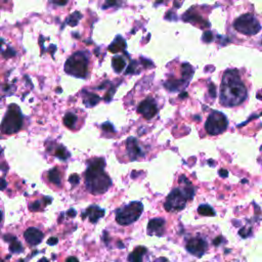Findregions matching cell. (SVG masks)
<instances>
[{
  "label": "cell",
  "instance_id": "cell-1",
  "mask_svg": "<svg viewBox=\"0 0 262 262\" xmlns=\"http://www.w3.org/2000/svg\"><path fill=\"white\" fill-rule=\"evenodd\" d=\"M247 99V89L236 69L225 71L221 81L220 104L224 106H236Z\"/></svg>",
  "mask_w": 262,
  "mask_h": 262
},
{
  "label": "cell",
  "instance_id": "cell-2",
  "mask_svg": "<svg viewBox=\"0 0 262 262\" xmlns=\"http://www.w3.org/2000/svg\"><path fill=\"white\" fill-rule=\"evenodd\" d=\"M105 160L93 159L84 173L85 185L92 195H103L111 186V180L104 171Z\"/></svg>",
  "mask_w": 262,
  "mask_h": 262
},
{
  "label": "cell",
  "instance_id": "cell-3",
  "mask_svg": "<svg viewBox=\"0 0 262 262\" xmlns=\"http://www.w3.org/2000/svg\"><path fill=\"white\" fill-rule=\"evenodd\" d=\"M180 183L182 186L173 188L165 201L164 207L168 212H177L183 210L186 205V202L193 199L195 195L192 183L183 175L180 178Z\"/></svg>",
  "mask_w": 262,
  "mask_h": 262
},
{
  "label": "cell",
  "instance_id": "cell-4",
  "mask_svg": "<svg viewBox=\"0 0 262 262\" xmlns=\"http://www.w3.org/2000/svg\"><path fill=\"white\" fill-rule=\"evenodd\" d=\"M144 212V205L140 202H132L116 212V221L120 225H129L135 222Z\"/></svg>",
  "mask_w": 262,
  "mask_h": 262
},
{
  "label": "cell",
  "instance_id": "cell-5",
  "mask_svg": "<svg viewBox=\"0 0 262 262\" xmlns=\"http://www.w3.org/2000/svg\"><path fill=\"white\" fill-rule=\"evenodd\" d=\"M66 72L79 77L85 78L87 74V57L84 53L76 52L66 63Z\"/></svg>",
  "mask_w": 262,
  "mask_h": 262
},
{
  "label": "cell",
  "instance_id": "cell-6",
  "mask_svg": "<svg viewBox=\"0 0 262 262\" xmlns=\"http://www.w3.org/2000/svg\"><path fill=\"white\" fill-rule=\"evenodd\" d=\"M23 124L22 114L17 105H9L8 111L4 116L2 122V130L5 134H13L18 132Z\"/></svg>",
  "mask_w": 262,
  "mask_h": 262
},
{
  "label": "cell",
  "instance_id": "cell-7",
  "mask_svg": "<svg viewBox=\"0 0 262 262\" xmlns=\"http://www.w3.org/2000/svg\"><path fill=\"white\" fill-rule=\"evenodd\" d=\"M228 128V119L226 117L217 111H213L205 123V129L207 133L210 135H218Z\"/></svg>",
  "mask_w": 262,
  "mask_h": 262
},
{
  "label": "cell",
  "instance_id": "cell-8",
  "mask_svg": "<svg viewBox=\"0 0 262 262\" xmlns=\"http://www.w3.org/2000/svg\"><path fill=\"white\" fill-rule=\"evenodd\" d=\"M234 27L236 31H239L242 34L248 35V36L256 35L261 29V26L258 21L253 16L249 14L243 15L240 18H237L234 23Z\"/></svg>",
  "mask_w": 262,
  "mask_h": 262
},
{
  "label": "cell",
  "instance_id": "cell-9",
  "mask_svg": "<svg viewBox=\"0 0 262 262\" xmlns=\"http://www.w3.org/2000/svg\"><path fill=\"white\" fill-rule=\"evenodd\" d=\"M185 248L188 253L197 257H202L208 251L209 243L206 239V236L202 235H196L188 237Z\"/></svg>",
  "mask_w": 262,
  "mask_h": 262
},
{
  "label": "cell",
  "instance_id": "cell-10",
  "mask_svg": "<svg viewBox=\"0 0 262 262\" xmlns=\"http://www.w3.org/2000/svg\"><path fill=\"white\" fill-rule=\"evenodd\" d=\"M137 112L144 116L146 119H152L153 117L156 116L158 112L157 105L152 99H147L146 101L142 102L137 108Z\"/></svg>",
  "mask_w": 262,
  "mask_h": 262
},
{
  "label": "cell",
  "instance_id": "cell-11",
  "mask_svg": "<svg viewBox=\"0 0 262 262\" xmlns=\"http://www.w3.org/2000/svg\"><path fill=\"white\" fill-rule=\"evenodd\" d=\"M165 232V220L163 218H154L149 221L148 235L162 236Z\"/></svg>",
  "mask_w": 262,
  "mask_h": 262
},
{
  "label": "cell",
  "instance_id": "cell-12",
  "mask_svg": "<svg viewBox=\"0 0 262 262\" xmlns=\"http://www.w3.org/2000/svg\"><path fill=\"white\" fill-rule=\"evenodd\" d=\"M104 215H105V210L104 209L100 208L97 205H91L84 212H83L82 218L88 217L90 222L95 223V222L99 221V219L104 217Z\"/></svg>",
  "mask_w": 262,
  "mask_h": 262
},
{
  "label": "cell",
  "instance_id": "cell-13",
  "mask_svg": "<svg viewBox=\"0 0 262 262\" xmlns=\"http://www.w3.org/2000/svg\"><path fill=\"white\" fill-rule=\"evenodd\" d=\"M24 236H25L26 242L31 246L39 245L43 240L42 232H40L38 229H35V228L28 229L25 232V234H24Z\"/></svg>",
  "mask_w": 262,
  "mask_h": 262
},
{
  "label": "cell",
  "instance_id": "cell-14",
  "mask_svg": "<svg viewBox=\"0 0 262 262\" xmlns=\"http://www.w3.org/2000/svg\"><path fill=\"white\" fill-rule=\"evenodd\" d=\"M126 147H127V152L131 160H136L139 157L144 156V153H142L141 149L137 145L136 139L133 137H130L126 141Z\"/></svg>",
  "mask_w": 262,
  "mask_h": 262
},
{
  "label": "cell",
  "instance_id": "cell-15",
  "mask_svg": "<svg viewBox=\"0 0 262 262\" xmlns=\"http://www.w3.org/2000/svg\"><path fill=\"white\" fill-rule=\"evenodd\" d=\"M147 252L148 250L145 247L139 246L130 253L128 260L129 262H142V259H144V256L147 254Z\"/></svg>",
  "mask_w": 262,
  "mask_h": 262
},
{
  "label": "cell",
  "instance_id": "cell-16",
  "mask_svg": "<svg viewBox=\"0 0 262 262\" xmlns=\"http://www.w3.org/2000/svg\"><path fill=\"white\" fill-rule=\"evenodd\" d=\"M4 240L10 243L9 246V251L11 253H21L23 251V246L22 244L16 239V236H10V235H6L3 236Z\"/></svg>",
  "mask_w": 262,
  "mask_h": 262
},
{
  "label": "cell",
  "instance_id": "cell-17",
  "mask_svg": "<svg viewBox=\"0 0 262 262\" xmlns=\"http://www.w3.org/2000/svg\"><path fill=\"white\" fill-rule=\"evenodd\" d=\"M125 41L121 37H117L116 40L109 46V51L113 53H117L125 50Z\"/></svg>",
  "mask_w": 262,
  "mask_h": 262
},
{
  "label": "cell",
  "instance_id": "cell-18",
  "mask_svg": "<svg viewBox=\"0 0 262 262\" xmlns=\"http://www.w3.org/2000/svg\"><path fill=\"white\" fill-rule=\"evenodd\" d=\"M49 180L52 183H53L56 186H59L62 183V177H61V173L56 169L53 168L49 172Z\"/></svg>",
  "mask_w": 262,
  "mask_h": 262
},
{
  "label": "cell",
  "instance_id": "cell-19",
  "mask_svg": "<svg viewBox=\"0 0 262 262\" xmlns=\"http://www.w3.org/2000/svg\"><path fill=\"white\" fill-rule=\"evenodd\" d=\"M183 80H177V79H169L167 82L165 83V86L170 91H176L183 87Z\"/></svg>",
  "mask_w": 262,
  "mask_h": 262
},
{
  "label": "cell",
  "instance_id": "cell-20",
  "mask_svg": "<svg viewBox=\"0 0 262 262\" xmlns=\"http://www.w3.org/2000/svg\"><path fill=\"white\" fill-rule=\"evenodd\" d=\"M112 65H113V68H114V70L116 71L117 73L122 72V71L124 70V68L126 67V63H125V61L121 56H115L112 59Z\"/></svg>",
  "mask_w": 262,
  "mask_h": 262
},
{
  "label": "cell",
  "instance_id": "cell-21",
  "mask_svg": "<svg viewBox=\"0 0 262 262\" xmlns=\"http://www.w3.org/2000/svg\"><path fill=\"white\" fill-rule=\"evenodd\" d=\"M77 123V117L73 113H68L64 118V124L68 128H73Z\"/></svg>",
  "mask_w": 262,
  "mask_h": 262
},
{
  "label": "cell",
  "instance_id": "cell-22",
  "mask_svg": "<svg viewBox=\"0 0 262 262\" xmlns=\"http://www.w3.org/2000/svg\"><path fill=\"white\" fill-rule=\"evenodd\" d=\"M198 212L199 214L203 216H215V211L213 210V208H211L209 205H201L198 208Z\"/></svg>",
  "mask_w": 262,
  "mask_h": 262
},
{
  "label": "cell",
  "instance_id": "cell-23",
  "mask_svg": "<svg viewBox=\"0 0 262 262\" xmlns=\"http://www.w3.org/2000/svg\"><path fill=\"white\" fill-rule=\"evenodd\" d=\"M85 105L87 106H93L94 105H97L100 102V98L98 97L97 94H92V93H88L87 94V99L84 101Z\"/></svg>",
  "mask_w": 262,
  "mask_h": 262
},
{
  "label": "cell",
  "instance_id": "cell-24",
  "mask_svg": "<svg viewBox=\"0 0 262 262\" xmlns=\"http://www.w3.org/2000/svg\"><path fill=\"white\" fill-rule=\"evenodd\" d=\"M54 154H55V156H56L57 158L61 159V160H67L68 157L70 156V155L68 154V152L66 151V149L63 148V147L57 148V149L55 150V153H54Z\"/></svg>",
  "mask_w": 262,
  "mask_h": 262
},
{
  "label": "cell",
  "instance_id": "cell-25",
  "mask_svg": "<svg viewBox=\"0 0 262 262\" xmlns=\"http://www.w3.org/2000/svg\"><path fill=\"white\" fill-rule=\"evenodd\" d=\"M81 18H82L81 14H80V13H78V11H76V13H74L72 16L70 17V19H69V21H68V24H69L70 26L74 27V26H76V25H77L78 20H80Z\"/></svg>",
  "mask_w": 262,
  "mask_h": 262
},
{
  "label": "cell",
  "instance_id": "cell-26",
  "mask_svg": "<svg viewBox=\"0 0 262 262\" xmlns=\"http://www.w3.org/2000/svg\"><path fill=\"white\" fill-rule=\"evenodd\" d=\"M102 129L105 130V131H108V132H115V129L113 127V125L110 123V122H105L102 125Z\"/></svg>",
  "mask_w": 262,
  "mask_h": 262
},
{
  "label": "cell",
  "instance_id": "cell-27",
  "mask_svg": "<svg viewBox=\"0 0 262 262\" xmlns=\"http://www.w3.org/2000/svg\"><path fill=\"white\" fill-rule=\"evenodd\" d=\"M203 40L206 42V43H210L212 40H213V35L210 31H207L204 33L203 35Z\"/></svg>",
  "mask_w": 262,
  "mask_h": 262
},
{
  "label": "cell",
  "instance_id": "cell-28",
  "mask_svg": "<svg viewBox=\"0 0 262 262\" xmlns=\"http://www.w3.org/2000/svg\"><path fill=\"white\" fill-rule=\"evenodd\" d=\"M69 182L72 183V185H76L79 183V176L77 174H73V175H71L70 178H69Z\"/></svg>",
  "mask_w": 262,
  "mask_h": 262
},
{
  "label": "cell",
  "instance_id": "cell-29",
  "mask_svg": "<svg viewBox=\"0 0 262 262\" xmlns=\"http://www.w3.org/2000/svg\"><path fill=\"white\" fill-rule=\"evenodd\" d=\"M40 205H41L40 202H34L33 204L30 205L29 208H30L31 211H38V210L41 209V208H40Z\"/></svg>",
  "mask_w": 262,
  "mask_h": 262
},
{
  "label": "cell",
  "instance_id": "cell-30",
  "mask_svg": "<svg viewBox=\"0 0 262 262\" xmlns=\"http://www.w3.org/2000/svg\"><path fill=\"white\" fill-rule=\"evenodd\" d=\"M209 92H210L211 97H212L213 99L216 97V87H215V85H214V84H210V86H209Z\"/></svg>",
  "mask_w": 262,
  "mask_h": 262
},
{
  "label": "cell",
  "instance_id": "cell-31",
  "mask_svg": "<svg viewBox=\"0 0 262 262\" xmlns=\"http://www.w3.org/2000/svg\"><path fill=\"white\" fill-rule=\"evenodd\" d=\"M3 55H4V57H6V58L14 56V55H15V51H13V50H7V51H5V52H3Z\"/></svg>",
  "mask_w": 262,
  "mask_h": 262
},
{
  "label": "cell",
  "instance_id": "cell-32",
  "mask_svg": "<svg viewBox=\"0 0 262 262\" xmlns=\"http://www.w3.org/2000/svg\"><path fill=\"white\" fill-rule=\"evenodd\" d=\"M58 243V240H57V237L55 236H52L51 239L47 241V244H49L50 246H53V245H56Z\"/></svg>",
  "mask_w": 262,
  "mask_h": 262
},
{
  "label": "cell",
  "instance_id": "cell-33",
  "mask_svg": "<svg viewBox=\"0 0 262 262\" xmlns=\"http://www.w3.org/2000/svg\"><path fill=\"white\" fill-rule=\"evenodd\" d=\"M51 1L55 3V4H58V5H65V4H67L68 0H51Z\"/></svg>",
  "mask_w": 262,
  "mask_h": 262
},
{
  "label": "cell",
  "instance_id": "cell-34",
  "mask_svg": "<svg viewBox=\"0 0 262 262\" xmlns=\"http://www.w3.org/2000/svg\"><path fill=\"white\" fill-rule=\"evenodd\" d=\"M6 187V182L3 178H0V190H3Z\"/></svg>",
  "mask_w": 262,
  "mask_h": 262
},
{
  "label": "cell",
  "instance_id": "cell-35",
  "mask_svg": "<svg viewBox=\"0 0 262 262\" xmlns=\"http://www.w3.org/2000/svg\"><path fill=\"white\" fill-rule=\"evenodd\" d=\"M68 215H69V216H71V217H74V216H76V211H75L74 209H71V210H69V211H68Z\"/></svg>",
  "mask_w": 262,
  "mask_h": 262
},
{
  "label": "cell",
  "instance_id": "cell-36",
  "mask_svg": "<svg viewBox=\"0 0 262 262\" xmlns=\"http://www.w3.org/2000/svg\"><path fill=\"white\" fill-rule=\"evenodd\" d=\"M116 2H117V0H106V4H108L109 6L115 5Z\"/></svg>",
  "mask_w": 262,
  "mask_h": 262
},
{
  "label": "cell",
  "instance_id": "cell-37",
  "mask_svg": "<svg viewBox=\"0 0 262 262\" xmlns=\"http://www.w3.org/2000/svg\"><path fill=\"white\" fill-rule=\"evenodd\" d=\"M66 262H79V261H78V259L76 257H69L66 260Z\"/></svg>",
  "mask_w": 262,
  "mask_h": 262
},
{
  "label": "cell",
  "instance_id": "cell-38",
  "mask_svg": "<svg viewBox=\"0 0 262 262\" xmlns=\"http://www.w3.org/2000/svg\"><path fill=\"white\" fill-rule=\"evenodd\" d=\"M154 262H169V261L167 259H166V258H164V257H161V258L156 259Z\"/></svg>",
  "mask_w": 262,
  "mask_h": 262
},
{
  "label": "cell",
  "instance_id": "cell-39",
  "mask_svg": "<svg viewBox=\"0 0 262 262\" xmlns=\"http://www.w3.org/2000/svg\"><path fill=\"white\" fill-rule=\"evenodd\" d=\"M38 262H49V260L45 259V258H42V259H40Z\"/></svg>",
  "mask_w": 262,
  "mask_h": 262
},
{
  "label": "cell",
  "instance_id": "cell-40",
  "mask_svg": "<svg viewBox=\"0 0 262 262\" xmlns=\"http://www.w3.org/2000/svg\"><path fill=\"white\" fill-rule=\"evenodd\" d=\"M2 212L1 211H0V222H1V220H2Z\"/></svg>",
  "mask_w": 262,
  "mask_h": 262
},
{
  "label": "cell",
  "instance_id": "cell-41",
  "mask_svg": "<svg viewBox=\"0 0 262 262\" xmlns=\"http://www.w3.org/2000/svg\"><path fill=\"white\" fill-rule=\"evenodd\" d=\"M2 43H3V39H0V46H1Z\"/></svg>",
  "mask_w": 262,
  "mask_h": 262
},
{
  "label": "cell",
  "instance_id": "cell-42",
  "mask_svg": "<svg viewBox=\"0 0 262 262\" xmlns=\"http://www.w3.org/2000/svg\"><path fill=\"white\" fill-rule=\"evenodd\" d=\"M0 262H4V261H3L1 258H0Z\"/></svg>",
  "mask_w": 262,
  "mask_h": 262
},
{
  "label": "cell",
  "instance_id": "cell-43",
  "mask_svg": "<svg viewBox=\"0 0 262 262\" xmlns=\"http://www.w3.org/2000/svg\"><path fill=\"white\" fill-rule=\"evenodd\" d=\"M19 262H25V261H24V260H20Z\"/></svg>",
  "mask_w": 262,
  "mask_h": 262
},
{
  "label": "cell",
  "instance_id": "cell-44",
  "mask_svg": "<svg viewBox=\"0 0 262 262\" xmlns=\"http://www.w3.org/2000/svg\"><path fill=\"white\" fill-rule=\"evenodd\" d=\"M261 43H262V38H261Z\"/></svg>",
  "mask_w": 262,
  "mask_h": 262
},
{
  "label": "cell",
  "instance_id": "cell-45",
  "mask_svg": "<svg viewBox=\"0 0 262 262\" xmlns=\"http://www.w3.org/2000/svg\"><path fill=\"white\" fill-rule=\"evenodd\" d=\"M161 1H163V0H161Z\"/></svg>",
  "mask_w": 262,
  "mask_h": 262
}]
</instances>
